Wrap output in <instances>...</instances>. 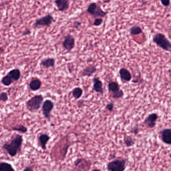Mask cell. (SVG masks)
Returning a JSON list of instances; mask_svg holds the SVG:
<instances>
[{
    "instance_id": "ba28073f",
    "label": "cell",
    "mask_w": 171,
    "mask_h": 171,
    "mask_svg": "<svg viewBox=\"0 0 171 171\" xmlns=\"http://www.w3.org/2000/svg\"><path fill=\"white\" fill-rule=\"evenodd\" d=\"M54 107V103L50 99H46L43 102L42 106V113L45 118L48 121L51 118V113Z\"/></svg>"
},
{
    "instance_id": "9c48e42d",
    "label": "cell",
    "mask_w": 171,
    "mask_h": 171,
    "mask_svg": "<svg viewBox=\"0 0 171 171\" xmlns=\"http://www.w3.org/2000/svg\"><path fill=\"white\" fill-rule=\"evenodd\" d=\"M75 45V38L72 35L67 34L62 42L63 47L67 52H69L73 50Z\"/></svg>"
},
{
    "instance_id": "3957f363",
    "label": "cell",
    "mask_w": 171,
    "mask_h": 171,
    "mask_svg": "<svg viewBox=\"0 0 171 171\" xmlns=\"http://www.w3.org/2000/svg\"><path fill=\"white\" fill-rule=\"evenodd\" d=\"M153 41L163 50L169 51L171 49V43L164 34L158 33L153 37Z\"/></svg>"
},
{
    "instance_id": "52a82bcc",
    "label": "cell",
    "mask_w": 171,
    "mask_h": 171,
    "mask_svg": "<svg viewBox=\"0 0 171 171\" xmlns=\"http://www.w3.org/2000/svg\"><path fill=\"white\" fill-rule=\"evenodd\" d=\"M125 160H114L107 164V170L111 171H123L125 169Z\"/></svg>"
},
{
    "instance_id": "d6986e66",
    "label": "cell",
    "mask_w": 171,
    "mask_h": 171,
    "mask_svg": "<svg viewBox=\"0 0 171 171\" xmlns=\"http://www.w3.org/2000/svg\"><path fill=\"white\" fill-rule=\"evenodd\" d=\"M7 74L11 77L14 81H17L21 78V71L18 68H14L11 70Z\"/></svg>"
},
{
    "instance_id": "4fadbf2b",
    "label": "cell",
    "mask_w": 171,
    "mask_h": 171,
    "mask_svg": "<svg viewBox=\"0 0 171 171\" xmlns=\"http://www.w3.org/2000/svg\"><path fill=\"white\" fill-rule=\"evenodd\" d=\"M50 139V136L47 134H41L38 137L39 145L43 150H46L47 148L46 145Z\"/></svg>"
},
{
    "instance_id": "d4e9b609",
    "label": "cell",
    "mask_w": 171,
    "mask_h": 171,
    "mask_svg": "<svg viewBox=\"0 0 171 171\" xmlns=\"http://www.w3.org/2000/svg\"><path fill=\"white\" fill-rule=\"evenodd\" d=\"M125 141V145L127 146L128 147L132 146L135 144V142H134V139H132V138H131L130 136H127L124 139Z\"/></svg>"
},
{
    "instance_id": "8992f818",
    "label": "cell",
    "mask_w": 171,
    "mask_h": 171,
    "mask_svg": "<svg viewBox=\"0 0 171 171\" xmlns=\"http://www.w3.org/2000/svg\"><path fill=\"white\" fill-rule=\"evenodd\" d=\"M109 91L113 95V98L119 99L124 96V92L120 89V86L116 81H110L107 85Z\"/></svg>"
},
{
    "instance_id": "e0dca14e",
    "label": "cell",
    "mask_w": 171,
    "mask_h": 171,
    "mask_svg": "<svg viewBox=\"0 0 171 171\" xmlns=\"http://www.w3.org/2000/svg\"><path fill=\"white\" fill-rule=\"evenodd\" d=\"M162 139L164 143L171 145V129L166 128L162 131Z\"/></svg>"
},
{
    "instance_id": "7a4b0ae2",
    "label": "cell",
    "mask_w": 171,
    "mask_h": 171,
    "mask_svg": "<svg viewBox=\"0 0 171 171\" xmlns=\"http://www.w3.org/2000/svg\"><path fill=\"white\" fill-rule=\"evenodd\" d=\"M44 98L42 95H35L27 101V109L31 113H35L39 109L43 103Z\"/></svg>"
},
{
    "instance_id": "f546056e",
    "label": "cell",
    "mask_w": 171,
    "mask_h": 171,
    "mask_svg": "<svg viewBox=\"0 0 171 171\" xmlns=\"http://www.w3.org/2000/svg\"><path fill=\"white\" fill-rule=\"evenodd\" d=\"M81 24L82 23L80 21H76L73 23V26L76 29H78V28H80V26L81 25Z\"/></svg>"
},
{
    "instance_id": "83f0119b",
    "label": "cell",
    "mask_w": 171,
    "mask_h": 171,
    "mask_svg": "<svg viewBox=\"0 0 171 171\" xmlns=\"http://www.w3.org/2000/svg\"><path fill=\"white\" fill-rule=\"evenodd\" d=\"M106 109L107 110H109V111H110V112H112L113 110V109H114V103L112 102L108 103L106 106Z\"/></svg>"
},
{
    "instance_id": "5bb4252c",
    "label": "cell",
    "mask_w": 171,
    "mask_h": 171,
    "mask_svg": "<svg viewBox=\"0 0 171 171\" xmlns=\"http://www.w3.org/2000/svg\"><path fill=\"white\" fill-rule=\"evenodd\" d=\"M96 71L97 68L96 66L92 65L87 66L81 72L80 76L81 77H91L92 74L96 72Z\"/></svg>"
},
{
    "instance_id": "44dd1931",
    "label": "cell",
    "mask_w": 171,
    "mask_h": 171,
    "mask_svg": "<svg viewBox=\"0 0 171 171\" xmlns=\"http://www.w3.org/2000/svg\"><path fill=\"white\" fill-rule=\"evenodd\" d=\"M14 82L11 77L7 74V75L3 77L1 80V83L5 86H9Z\"/></svg>"
},
{
    "instance_id": "2e32d148",
    "label": "cell",
    "mask_w": 171,
    "mask_h": 171,
    "mask_svg": "<svg viewBox=\"0 0 171 171\" xmlns=\"http://www.w3.org/2000/svg\"><path fill=\"white\" fill-rule=\"evenodd\" d=\"M40 65L45 68H52L55 65V59L52 57L43 59L40 61Z\"/></svg>"
},
{
    "instance_id": "9a60e30c",
    "label": "cell",
    "mask_w": 171,
    "mask_h": 171,
    "mask_svg": "<svg viewBox=\"0 0 171 171\" xmlns=\"http://www.w3.org/2000/svg\"><path fill=\"white\" fill-rule=\"evenodd\" d=\"M42 86V81L37 77H33L29 83L30 89L33 91H36L40 89Z\"/></svg>"
},
{
    "instance_id": "5b68a950",
    "label": "cell",
    "mask_w": 171,
    "mask_h": 171,
    "mask_svg": "<svg viewBox=\"0 0 171 171\" xmlns=\"http://www.w3.org/2000/svg\"><path fill=\"white\" fill-rule=\"evenodd\" d=\"M86 12L93 17L103 18L107 15V12H105L102 9L99 5L96 3H91L88 6Z\"/></svg>"
},
{
    "instance_id": "277c9868",
    "label": "cell",
    "mask_w": 171,
    "mask_h": 171,
    "mask_svg": "<svg viewBox=\"0 0 171 171\" xmlns=\"http://www.w3.org/2000/svg\"><path fill=\"white\" fill-rule=\"evenodd\" d=\"M54 22V18L51 14H48L43 17L37 19L34 23V28H42L50 27Z\"/></svg>"
},
{
    "instance_id": "30bf717a",
    "label": "cell",
    "mask_w": 171,
    "mask_h": 171,
    "mask_svg": "<svg viewBox=\"0 0 171 171\" xmlns=\"http://www.w3.org/2000/svg\"><path fill=\"white\" fill-rule=\"evenodd\" d=\"M158 118V116L156 113H153L151 114H149V116L147 117L145 119V125L150 128H153L155 127L156 124V121Z\"/></svg>"
},
{
    "instance_id": "8fae6325",
    "label": "cell",
    "mask_w": 171,
    "mask_h": 171,
    "mask_svg": "<svg viewBox=\"0 0 171 171\" xmlns=\"http://www.w3.org/2000/svg\"><path fill=\"white\" fill-rule=\"evenodd\" d=\"M93 90L95 92L100 93V95L103 94V84L102 80L99 77H95L93 78Z\"/></svg>"
},
{
    "instance_id": "ac0fdd59",
    "label": "cell",
    "mask_w": 171,
    "mask_h": 171,
    "mask_svg": "<svg viewBox=\"0 0 171 171\" xmlns=\"http://www.w3.org/2000/svg\"><path fill=\"white\" fill-rule=\"evenodd\" d=\"M119 73H120L121 78L123 80L128 82L132 79V75H131V73L129 72L128 70H127L125 68H121L120 70Z\"/></svg>"
},
{
    "instance_id": "6da1fadb",
    "label": "cell",
    "mask_w": 171,
    "mask_h": 171,
    "mask_svg": "<svg viewBox=\"0 0 171 171\" xmlns=\"http://www.w3.org/2000/svg\"><path fill=\"white\" fill-rule=\"evenodd\" d=\"M23 138L22 135L15 134L12 136L9 142H6L2 146V149L6 151L9 155L14 157L21 152L22 146Z\"/></svg>"
},
{
    "instance_id": "ffe728a7",
    "label": "cell",
    "mask_w": 171,
    "mask_h": 171,
    "mask_svg": "<svg viewBox=\"0 0 171 171\" xmlns=\"http://www.w3.org/2000/svg\"><path fill=\"white\" fill-rule=\"evenodd\" d=\"M11 164L6 162H2L0 163V171H14Z\"/></svg>"
},
{
    "instance_id": "1f68e13d",
    "label": "cell",
    "mask_w": 171,
    "mask_h": 171,
    "mask_svg": "<svg viewBox=\"0 0 171 171\" xmlns=\"http://www.w3.org/2000/svg\"><path fill=\"white\" fill-rule=\"evenodd\" d=\"M33 169L32 167H30V166H28V167H26L24 169L23 171H33Z\"/></svg>"
},
{
    "instance_id": "d6a6232c",
    "label": "cell",
    "mask_w": 171,
    "mask_h": 171,
    "mask_svg": "<svg viewBox=\"0 0 171 171\" xmlns=\"http://www.w3.org/2000/svg\"><path fill=\"white\" fill-rule=\"evenodd\" d=\"M138 128H134V129L132 130V132H134V133H135V132H138Z\"/></svg>"
},
{
    "instance_id": "cb8c5ba5",
    "label": "cell",
    "mask_w": 171,
    "mask_h": 171,
    "mask_svg": "<svg viewBox=\"0 0 171 171\" xmlns=\"http://www.w3.org/2000/svg\"><path fill=\"white\" fill-rule=\"evenodd\" d=\"M142 32V30L141 27L138 26H134L132 27L130 29V33L132 35H136L141 33Z\"/></svg>"
},
{
    "instance_id": "603a6c76",
    "label": "cell",
    "mask_w": 171,
    "mask_h": 171,
    "mask_svg": "<svg viewBox=\"0 0 171 171\" xmlns=\"http://www.w3.org/2000/svg\"><path fill=\"white\" fill-rule=\"evenodd\" d=\"M12 129L13 131L18 132L21 134H26L28 132V128L22 125H19L13 127Z\"/></svg>"
},
{
    "instance_id": "7402d4cb",
    "label": "cell",
    "mask_w": 171,
    "mask_h": 171,
    "mask_svg": "<svg viewBox=\"0 0 171 171\" xmlns=\"http://www.w3.org/2000/svg\"><path fill=\"white\" fill-rule=\"evenodd\" d=\"M83 90L80 87H77L74 88L72 91V95L73 97L75 99H78L82 96L83 95Z\"/></svg>"
},
{
    "instance_id": "7c38bea8",
    "label": "cell",
    "mask_w": 171,
    "mask_h": 171,
    "mask_svg": "<svg viewBox=\"0 0 171 171\" xmlns=\"http://www.w3.org/2000/svg\"><path fill=\"white\" fill-rule=\"evenodd\" d=\"M54 3L58 10L60 12H65L69 8V0H54Z\"/></svg>"
},
{
    "instance_id": "f1b7e54d",
    "label": "cell",
    "mask_w": 171,
    "mask_h": 171,
    "mask_svg": "<svg viewBox=\"0 0 171 171\" xmlns=\"http://www.w3.org/2000/svg\"><path fill=\"white\" fill-rule=\"evenodd\" d=\"M31 33H32V32H31V30H30L29 29H26L22 32V35L23 36H26L31 35Z\"/></svg>"
},
{
    "instance_id": "484cf974",
    "label": "cell",
    "mask_w": 171,
    "mask_h": 171,
    "mask_svg": "<svg viewBox=\"0 0 171 171\" xmlns=\"http://www.w3.org/2000/svg\"><path fill=\"white\" fill-rule=\"evenodd\" d=\"M103 23V19L101 17H98L95 19V21L93 22V25L95 26L99 27L102 25Z\"/></svg>"
},
{
    "instance_id": "4dcf8cb0",
    "label": "cell",
    "mask_w": 171,
    "mask_h": 171,
    "mask_svg": "<svg viewBox=\"0 0 171 171\" xmlns=\"http://www.w3.org/2000/svg\"><path fill=\"white\" fill-rule=\"evenodd\" d=\"M162 4L165 6L168 7L170 4V0H160Z\"/></svg>"
},
{
    "instance_id": "4316f807",
    "label": "cell",
    "mask_w": 171,
    "mask_h": 171,
    "mask_svg": "<svg viewBox=\"0 0 171 171\" xmlns=\"http://www.w3.org/2000/svg\"><path fill=\"white\" fill-rule=\"evenodd\" d=\"M0 100L1 102H7L8 100V95L5 92H2L0 94Z\"/></svg>"
}]
</instances>
